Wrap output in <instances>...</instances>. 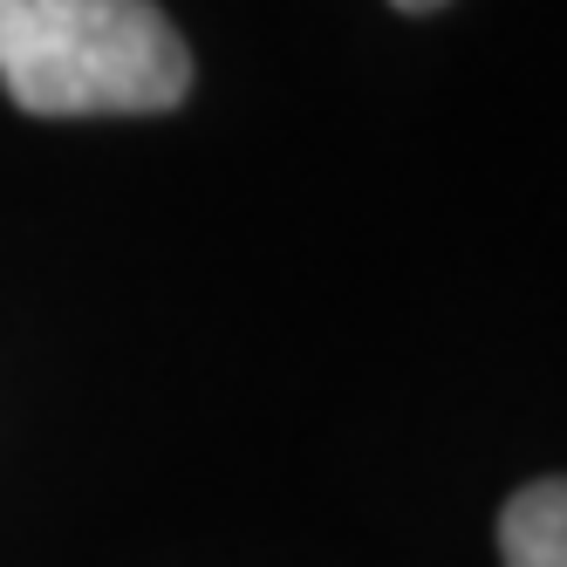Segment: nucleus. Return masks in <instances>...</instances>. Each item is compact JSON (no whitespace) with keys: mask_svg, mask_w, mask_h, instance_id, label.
I'll return each instance as SVG.
<instances>
[{"mask_svg":"<svg viewBox=\"0 0 567 567\" xmlns=\"http://www.w3.org/2000/svg\"><path fill=\"white\" fill-rule=\"evenodd\" d=\"M499 567H567V478H534L506 499Z\"/></svg>","mask_w":567,"mask_h":567,"instance_id":"2","label":"nucleus"},{"mask_svg":"<svg viewBox=\"0 0 567 567\" xmlns=\"http://www.w3.org/2000/svg\"><path fill=\"white\" fill-rule=\"evenodd\" d=\"M390 8H403V14H431V8H444V0H390Z\"/></svg>","mask_w":567,"mask_h":567,"instance_id":"3","label":"nucleus"},{"mask_svg":"<svg viewBox=\"0 0 567 567\" xmlns=\"http://www.w3.org/2000/svg\"><path fill=\"white\" fill-rule=\"evenodd\" d=\"M0 83L28 116H157L192 90V49L157 0H0Z\"/></svg>","mask_w":567,"mask_h":567,"instance_id":"1","label":"nucleus"}]
</instances>
